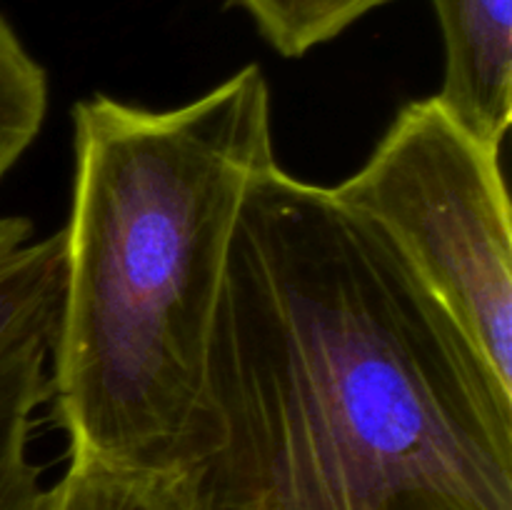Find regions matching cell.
<instances>
[{
	"mask_svg": "<svg viewBox=\"0 0 512 510\" xmlns=\"http://www.w3.org/2000/svg\"><path fill=\"white\" fill-rule=\"evenodd\" d=\"M183 470L198 510H512V388L368 220L273 163Z\"/></svg>",
	"mask_w": 512,
	"mask_h": 510,
	"instance_id": "obj_1",
	"label": "cell"
},
{
	"mask_svg": "<svg viewBox=\"0 0 512 510\" xmlns=\"http://www.w3.org/2000/svg\"><path fill=\"white\" fill-rule=\"evenodd\" d=\"M283 58H303L395 0H235Z\"/></svg>",
	"mask_w": 512,
	"mask_h": 510,
	"instance_id": "obj_8",
	"label": "cell"
},
{
	"mask_svg": "<svg viewBox=\"0 0 512 510\" xmlns=\"http://www.w3.org/2000/svg\"><path fill=\"white\" fill-rule=\"evenodd\" d=\"M63 260V230L38 235L23 215H0V510L43 503L28 443L35 410L50 398Z\"/></svg>",
	"mask_w": 512,
	"mask_h": 510,
	"instance_id": "obj_4",
	"label": "cell"
},
{
	"mask_svg": "<svg viewBox=\"0 0 512 510\" xmlns=\"http://www.w3.org/2000/svg\"><path fill=\"white\" fill-rule=\"evenodd\" d=\"M443 30L435 98L475 138L503 148L512 120V0H433Z\"/></svg>",
	"mask_w": 512,
	"mask_h": 510,
	"instance_id": "obj_5",
	"label": "cell"
},
{
	"mask_svg": "<svg viewBox=\"0 0 512 510\" xmlns=\"http://www.w3.org/2000/svg\"><path fill=\"white\" fill-rule=\"evenodd\" d=\"M40 510H198L188 470H140L70 455Z\"/></svg>",
	"mask_w": 512,
	"mask_h": 510,
	"instance_id": "obj_6",
	"label": "cell"
},
{
	"mask_svg": "<svg viewBox=\"0 0 512 510\" xmlns=\"http://www.w3.org/2000/svg\"><path fill=\"white\" fill-rule=\"evenodd\" d=\"M330 193L383 235L512 388V225L500 148L435 95L410 100Z\"/></svg>",
	"mask_w": 512,
	"mask_h": 510,
	"instance_id": "obj_3",
	"label": "cell"
},
{
	"mask_svg": "<svg viewBox=\"0 0 512 510\" xmlns=\"http://www.w3.org/2000/svg\"><path fill=\"white\" fill-rule=\"evenodd\" d=\"M73 155L50 358L58 423L70 455L183 470L240 210L278 163L263 68L168 110L78 100Z\"/></svg>",
	"mask_w": 512,
	"mask_h": 510,
	"instance_id": "obj_2",
	"label": "cell"
},
{
	"mask_svg": "<svg viewBox=\"0 0 512 510\" xmlns=\"http://www.w3.org/2000/svg\"><path fill=\"white\" fill-rule=\"evenodd\" d=\"M48 113V73L0 15V180L35 143Z\"/></svg>",
	"mask_w": 512,
	"mask_h": 510,
	"instance_id": "obj_7",
	"label": "cell"
}]
</instances>
